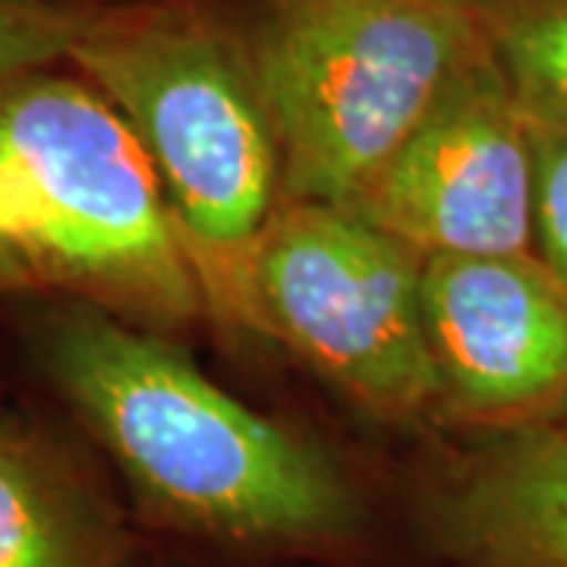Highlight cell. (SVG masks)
<instances>
[{"label": "cell", "instance_id": "cell-1", "mask_svg": "<svg viewBox=\"0 0 567 567\" xmlns=\"http://www.w3.org/2000/svg\"><path fill=\"white\" fill-rule=\"evenodd\" d=\"M13 306L29 363L145 533L244 565L369 558L379 533L360 480L306 432L224 391L174 338L51 293Z\"/></svg>", "mask_w": 567, "mask_h": 567}, {"label": "cell", "instance_id": "cell-2", "mask_svg": "<svg viewBox=\"0 0 567 567\" xmlns=\"http://www.w3.org/2000/svg\"><path fill=\"white\" fill-rule=\"evenodd\" d=\"M66 66L121 111L148 152L205 316L230 334H256L249 271L284 196L244 44L193 10L130 0L104 7Z\"/></svg>", "mask_w": 567, "mask_h": 567}, {"label": "cell", "instance_id": "cell-3", "mask_svg": "<svg viewBox=\"0 0 567 567\" xmlns=\"http://www.w3.org/2000/svg\"><path fill=\"white\" fill-rule=\"evenodd\" d=\"M0 215L41 293L174 341L208 319L148 152L66 63L0 82Z\"/></svg>", "mask_w": 567, "mask_h": 567}, {"label": "cell", "instance_id": "cell-4", "mask_svg": "<svg viewBox=\"0 0 567 567\" xmlns=\"http://www.w3.org/2000/svg\"><path fill=\"white\" fill-rule=\"evenodd\" d=\"M244 44L287 203L350 205L488 58L473 0H262Z\"/></svg>", "mask_w": 567, "mask_h": 567}, {"label": "cell", "instance_id": "cell-5", "mask_svg": "<svg viewBox=\"0 0 567 567\" xmlns=\"http://www.w3.org/2000/svg\"><path fill=\"white\" fill-rule=\"evenodd\" d=\"M423 271L425 256L344 205L281 199L249 271L256 338L379 423H439Z\"/></svg>", "mask_w": 567, "mask_h": 567}, {"label": "cell", "instance_id": "cell-6", "mask_svg": "<svg viewBox=\"0 0 567 567\" xmlns=\"http://www.w3.org/2000/svg\"><path fill=\"white\" fill-rule=\"evenodd\" d=\"M533 193L529 121L488 54L344 208L425 259L529 256Z\"/></svg>", "mask_w": 567, "mask_h": 567}, {"label": "cell", "instance_id": "cell-7", "mask_svg": "<svg viewBox=\"0 0 567 567\" xmlns=\"http://www.w3.org/2000/svg\"><path fill=\"white\" fill-rule=\"evenodd\" d=\"M423 316L439 423L488 435L567 420V287L536 252L425 259Z\"/></svg>", "mask_w": 567, "mask_h": 567}, {"label": "cell", "instance_id": "cell-8", "mask_svg": "<svg viewBox=\"0 0 567 567\" xmlns=\"http://www.w3.org/2000/svg\"><path fill=\"white\" fill-rule=\"evenodd\" d=\"M439 567H567V420L466 435L410 492Z\"/></svg>", "mask_w": 567, "mask_h": 567}, {"label": "cell", "instance_id": "cell-9", "mask_svg": "<svg viewBox=\"0 0 567 567\" xmlns=\"http://www.w3.org/2000/svg\"><path fill=\"white\" fill-rule=\"evenodd\" d=\"M0 567H155L148 533L80 432L3 404Z\"/></svg>", "mask_w": 567, "mask_h": 567}, {"label": "cell", "instance_id": "cell-10", "mask_svg": "<svg viewBox=\"0 0 567 567\" xmlns=\"http://www.w3.org/2000/svg\"><path fill=\"white\" fill-rule=\"evenodd\" d=\"M492 63L527 117L567 121V0H473Z\"/></svg>", "mask_w": 567, "mask_h": 567}, {"label": "cell", "instance_id": "cell-11", "mask_svg": "<svg viewBox=\"0 0 567 567\" xmlns=\"http://www.w3.org/2000/svg\"><path fill=\"white\" fill-rule=\"evenodd\" d=\"M102 10L61 0H0V82L63 66Z\"/></svg>", "mask_w": 567, "mask_h": 567}, {"label": "cell", "instance_id": "cell-12", "mask_svg": "<svg viewBox=\"0 0 567 567\" xmlns=\"http://www.w3.org/2000/svg\"><path fill=\"white\" fill-rule=\"evenodd\" d=\"M527 121L536 164V256L567 287V121Z\"/></svg>", "mask_w": 567, "mask_h": 567}, {"label": "cell", "instance_id": "cell-13", "mask_svg": "<svg viewBox=\"0 0 567 567\" xmlns=\"http://www.w3.org/2000/svg\"><path fill=\"white\" fill-rule=\"evenodd\" d=\"M29 297H41L39 278L29 268L20 244L13 240L10 227L0 215V300L17 303V300H29Z\"/></svg>", "mask_w": 567, "mask_h": 567}, {"label": "cell", "instance_id": "cell-14", "mask_svg": "<svg viewBox=\"0 0 567 567\" xmlns=\"http://www.w3.org/2000/svg\"><path fill=\"white\" fill-rule=\"evenodd\" d=\"M61 3H76V7H117V3H130V0H61Z\"/></svg>", "mask_w": 567, "mask_h": 567}]
</instances>
